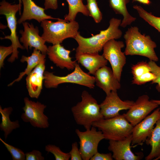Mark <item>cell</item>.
Returning <instances> with one entry per match:
<instances>
[{
  "label": "cell",
  "mask_w": 160,
  "mask_h": 160,
  "mask_svg": "<svg viewBox=\"0 0 160 160\" xmlns=\"http://www.w3.org/2000/svg\"><path fill=\"white\" fill-rule=\"evenodd\" d=\"M121 21L114 17L111 18L107 29L100 31L99 33L95 35L92 34V36L89 38L83 37L79 32L74 39L78 44L75 55L84 53H99L108 41L120 39L122 35V31L119 28Z\"/></svg>",
  "instance_id": "cell-1"
},
{
  "label": "cell",
  "mask_w": 160,
  "mask_h": 160,
  "mask_svg": "<svg viewBox=\"0 0 160 160\" xmlns=\"http://www.w3.org/2000/svg\"><path fill=\"white\" fill-rule=\"evenodd\" d=\"M124 38L126 48V55H138L146 57L150 60L158 61L159 58L155 52L156 43L149 35L142 34L136 26L131 27L125 32Z\"/></svg>",
  "instance_id": "cell-2"
},
{
  "label": "cell",
  "mask_w": 160,
  "mask_h": 160,
  "mask_svg": "<svg viewBox=\"0 0 160 160\" xmlns=\"http://www.w3.org/2000/svg\"><path fill=\"white\" fill-rule=\"evenodd\" d=\"M81 101L72 107L71 110L76 124L89 129L92 123L104 119L101 112L100 105L89 92L83 91Z\"/></svg>",
  "instance_id": "cell-3"
},
{
  "label": "cell",
  "mask_w": 160,
  "mask_h": 160,
  "mask_svg": "<svg viewBox=\"0 0 160 160\" xmlns=\"http://www.w3.org/2000/svg\"><path fill=\"white\" fill-rule=\"evenodd\" d=\"M43 29L41 36L46 42L53 45L62 43L68 38L75 39L79 32L78 23L75 20L68 22L60 19L55 22L45 20L41 22Z\"/></svg>",
  "instance_id": "cell-4"
},
{
  "label": "cell",
  "mask_w": 160,
  "mask_h": 160,
  "mask_svg": "<svg viewBox=\"0 0 160 160\" xmlns=\"http://www.w3.org/2000/svg\"><path fill=\"white\" fill-rule=\"evenodd\" d=\"M92 126L102 131L105 139L116 141L124 140L131 135L134 127L123 114L104 118L93 122Z\"/></svg>",
  "instance_id": "cell-5"
},
{
  "label": "cell",
  "mask_w": 160,
  "mask_h": 160,
  "mask_svg": "<svg viewBox=\"0 0 160 160\" xmlns=\"http://www.w3.org/2000/svg\"><path fill=\"white\" fill-rule=\"evenodd\" d=\"M44 77V85L47 88H56L60 84L64 83L76 84L91 89L95 87L94 76L83 71L77 62L73 71L67 75L57 76L52 72L45 71Z\"/></svg>",
  "instance_id": "cell-6"
},
{
  "label": "cell",
  "mask_w": 160,
  "mask_h": 160,
  "mask_svg": "<svg viewBox=\"0 0 160 160\" xmlns=\"http://www.w3.org/2000/svg\"><path fill=\"white\" fill-rule=\"evenodd\" d=\"M21 5L19 4H12L5 0H3L0 3V14L4 15L7 20V26L11 32L10 35L1 37V39H8L12 42L11 45L13 48V51L11 57L8 59V62L12 63L16 59L18 58L19 52L17 49L20 48L22 49H25L22 45L19 40L18 37L17 35L16 29L17 21L16 17L17 12L19 11L21 15Z\"/></svg>",
  "instance_id": "cell-7"
},
{
  "label": "cell",
  "mask_w": 160,
  "mask_h": 160,
  "mask_svg": "<svg viewBox=\"0 0 160 160\" xmlns=\"http://www.w3.org/2000/svg\"><path fill=\"white\" fill-rule=\"evenodd\" d=\"M115 39L108 41L104 45L102 54L108 61L115 77L120 81L123 68L126 63V57L121 49L124 47L122 41H117Z\"/></svg>",
  "instance_id": "cell-8"
},
{
  "label": "cell",
  "mask_w": 160,
  "mask_h": 160,
  "mask_svg": "<svg viewBox=\"0 0 160 160\" xmlns=\"http://www.w3.org/2000/svg\"><path fill=\"white\" fill-rule=\"evenodd\" d=\"M75 132L79 140V150L82 160H90L98 152L100 142L105 139L102 132L99 130L97 131L96 128L92 126L90 129L84 132L76 129Z\"/></svg>",
  "instance_id": "cell-9"
},
{
  "label": "cell",
  "mask_w": 160,
  "mask_h": 160,
  "mask_svg": "<svg viewBox=\"0 0 160 160\" xmlns=\"http://www.w3.org/2000/svg\"><path fill=\"white\" fill-rule=\"evenodd\" d=\"M24 111L21 118L25 122H29L34 127L40 128H47L49 126L48 117L44 112L47 106L41 103L35 102L29 100L27 97L24 99Z\"/></svg>",
  "instance_id": "cell-10"
},
{
  "label": "cell",
  "mask_w": 160,
  "mask_h": 160,
  "mask_svg": "<svg viewBox=\"0 0 160 160\" xmlns=\"http://www.w3.org/2000/svg\"><path fill=\"white\" fill-rule=\"evenodd\" d=\"M158 105L151 100H149L147 95H143L139 96L128 111L123 114L134 127L146 117Z\"/></svg>",
  "instance_id": "cell-11"
},
{
  "label": "cell",
  "mask_w": 160,
  "mask_h": 160,
  "mask_svg": "<svg viewBox=\"0 0 160 160\" xmlns=\"http://www.w3.org/2000/svg\"><path fill=\"white\" fill-rule=\"evenodd\" d=\"M117 91H112L106 95L100 105V112L104 118L113 117L119 115L122 110L129 109L134 102L128 100L123 101L118 95Z\"/></svg>",
  "instance_id": "cell-12"
},
{
  "label": "cell",
  "mask_w": 160,
  "mask_h": 160,
  "mask_svg": "<svg viewBox=\"0 0 160 160\" xmlns=\"http://www.w3.org/2000/svg\"><path fill=\"white\" fill-rule=\"evenodd\" d=\"M160 118V110L158 108L134 126L132 134V144H140L145 142L151 135L154 125Z\"/></svg>",
  "instance_id": "cell-13"
},
{
  "label": "cell",
  "mask_w": 160,
  "mask_h": 160,
  "mask_svg": "<svg viewBox=\"0 0 160 160\" xmlns=\"http://www.w3.org/2000/svg\"><path fill=\"white\" fill-rule=\"evenodd\" d=\"M24 30H21L19 33L21 37L20 40L23 43L25 49L28 51V48L31 49L34 47L44 54H47L48 47L45 45V41L39 35L38 27H35L33 24L24 22L22 23Z\"/></svg>",
  "instance_id": "cell-14"
},
{
  "label": "cell",
  "mask_w": 160,
  "mask_h": 160,
  "mask_svg": "<svg viewBox=\"0 0 160 160\" xmlns=\"http://www.w3.org/2000/svg\"><path fill=\"white\" fill-rule=\"evenodd\" d=\"M132 134L121 140H110L108 150L113 153L112 157L115 160H140L143 156L142 152L136 155L131 151Z\"/></svg>",
  "instance_id": "cell-15"
},
{
  "label": "cell",
  "mask_w": 160,
  "mask_h": 160,
  "mask_svg": "<svg viewBox=\"0 0 160 160\" xmlns=\"http://www.w3.org/2000/svg\"><path fill=\"white\" fill-rule=\"evenodd\" d=\"M71 52L60 44H56L48 47L47 54L49 60L56 66L60 68L72 70L75 68L76 61L72 60L70 56Z\"/></svg>",
  "instance_id": "cell-16"
},
{
  "label": "cell",
  "mask_w": 160,
  "mask_h": 160,
  "mask_svg": "<svg viewBox=\"0 0 160 160\" xmlns=\"http://www.w3.org/2000/svg\"><path fill=\"white\" fill-rule=\"evenodd\" d=\"M94 76L96 86L102 89L106 95L121 88L120 81L115 76L112 69L106 65L99 69Z\"/></svg>",
  "instance_id": "cell-17"
},
{
  "label": "cell",
  "mask_w": 160,
  "mask_h": 160,
  "mask_svg": "<svg viewBox=\"0 0 160 160\" xmlns=\"http://www.w3.org/2000/svg\"><path fill=\"white\" fill-rule=\"evenodd\" d=\"M45 63V61L40 63L26 77L27 88L31 98H38L41 93L44 79Z\"/></svg>",
  "instance_id": "cell-18"
},
{
  "label": "cell",
  "mask_w": 160,
  "mask_h": 160,
  "mask_svg": "<svg viewBox=\"0 0 160 160\" xmlns=\"http://www.w3.org/2000/svg\"><path fill=\"white\" fill-rule=\"evenodd\" d=\"M21 0L23 8L22 15L17 21L19 24L22 23L26 20L32 19H35L40 23L45 20L60 19L47 15L44 12L45 9L37 5L32 0Z\"/></svg>",
  "instance_id": "cell-19"
},
{
  "label": "cell",
  "mask_w": 160,
  "mask_h": 160,
  "mask_svg": "<svg viewBox=\"0 0 160 160\" xmlns=\"http://www.w3.org/2000/svg\"><path fill=\"white\" fill-rule=\"evenodd\" d=\"M76 60L88 71V73L94 75L102 67L106 65L108 61L99 53H84L75 55Z\"/></svg>",
  "instance_id": "cell-20"
},
{
  "label": "cell",
  "mask_w": 160,
  "mask_h": 160,
  "mask_svg": "<svg viewBox=\"0 0 160 160\" xmlns=\"http://www.w3.org/2000/svg\"><path fill=\"white\" fill-rule=\"evenodd\" d=\"M46 55L42 54L40 51L34 48L31 55L27 57L23 55L20 60L22 63L26 62L27 63L26 68L24 71L20 73L18 78L8 85V86L12 85L16 81H19L25 75H28L33 69L41 62L45 61Z\"/></svg>",
  "instance_id": "cell-21"
},
{
  "label": "cell",
  "mask_w": 160,
  "mask_h": 160,
  "mask_svg": "<svg viewBox=\"0 0 160 160\" xmlns=\"http://www.w3.org/2000/svg\"><path fill=\"white\" fill-rule=\"evenodd\" d=\"M130 0H109L110 7L116 14L122 15L123 17L120 25L121 27L125 28L136 20V18L130 15L127 9V4Z\"/></svg>",
  "instance_id": "cell-22"
},
{
  "label": "cell",
  "mask_w": 160,
  "mask_h": 160,
  "mask_svg": "<svg viewBox=\"0 0 160 160\" xmlns=\"http://www.w3.org/2000/svg\"><path fill=\"white\" fill-rule=\"evenodd\" d=\"M147 145L151 147V150L149 154L145 158L146 160H151L160 158V118L156 123L150 136L145 141Z\"/></svg>",
  "instance_id": "cell-23"
},
{
  "label": "cell",
  "mask_w": 160,
  "mask_h": 160,
  "mask_svg": "<svg viewBox=\"0 0 160 160\" xmlns=\"http://www.w3.org/2000/svg\"><path fill=\"white\" fill-rule=\"evenodd\" d=\"M13 111L11 107L5 108L3 109L0 106V113L1 116V122L0 124L1 131L4 132V136L5 140L8 135L14 129L18 128L20 127L19 121L17 120L12 121L10 120L9 116Z\"/></svg>",
  "instance_id": "cell-24"
},
{
  "label": "cell",
  "mask_w": 160,
  "mask_h": 160,
  "mask_svg": "<svg viewBox=\"0 0 160 160\" xmlns=\"http://www.w3.org/2000/svg\"><path fill=\"white\" fill-rule=\"evenodd\" d=\"M68 5L69 12L64 17V20L68 22L75 20L77 15L81 13L86 16H89L86 5L83 0H66Z\"/></svg>",
  "instance_id": "cell-25"
},
{
  "label": "cell",
  "mask_w": 160,
  "mask_h": 160,
  "mask_svg": "<svg viewBox=\"0 0 160 160\" xmlns=\"http://www.w3.org/2000/svg\"><path fill=\"white\" fill-rule=\"evenodd\" d=\"M133 8L136 10L141 18L160 33V17L153 15L140 6L135 5Z\"/></svg>",
  "instance_id": "cell-26"
},
{
  "label": "cell",
  "mask_w": 160,
  "mask_h": 160,
  "mask_svg": "<svg viewBox=\"0 0 160 160\" xmlns=\"http://www.w3.org/2000/svg\"><path fill=\"white\" fill-rule=\"evenodd\" d=\"M87 7L89 16L92 17L96 23H100L102 19V14L99 8L97 0H87Z\"/></svg>",
  "instance_id": "cell-27"
},
{
  "label": "cell",
  "mask_w": 160,
  "mask_h": 160,
  "mask_svg": "<svg viewBox=\"0 0 160 160\" xmlns=\"http://www.w3.org/2000/svg\"><path fill=\"white\" fill-rule=\"evenodd\" d=\"M45 150L52 153L56 160H68L70 158L69 153L62 151L60 148L54 145L48 144L45 147Z\"/></svg>",
  "instance_id": "cell-28"
},
{
  "label": "cell",
  "mask_w": 160,
  "mask_h": 160,
  "mask_svg": "<svg viewBox=\"0 0 160 160\" xmlns=\"http://www.w3.org/2000/svg\"><path fill=\"white\" fill-rule=\"evenodd\" d=\"M0 140L10 153L13 160H25V153L23 151L7 143L1 138H0Z\"/></svg>",
  "instance_id": "cell-29"
},
{
  "label": "cell",
  "mask_w": 160,
  "mask_h": 160,
  "mask_svg": "<svg viewBox=\"0 0 160 160\" xmlns=\"http://www.w3.org/2000/svg\"><path fill=\"white\" fill-rule=\"evenodd\" d=\"M149 72H151V68L146 61L139 62L131 67V72L133 77L140 76Z\"/></svg>",
  "instance_id": "cell-30"
},
{
  "label": "cell",
  "mask_w": 160,
  "mask_h": 160,
  "mask_svg": "<svg viewBox=\"0 0 160 160\" xmlns=\"http://www.w3.org/2000/svg\"><path fill=\"white\" fill-rule=\"evenodd\" d=\"M148 63L151 68V72L156 76L155 79L152 81L151 83L157 84L156 89L159 92H160V67L153 61L150 60Z\"/></svg>",
  "instance_id": "cell-31"
},
{
  "label": "cell",
  "mask_w": 160,
  "mask_h": 160,
  "mask_svg": "<svg viewBox=\"0 0 160 160\" xmlns=\"http://www.w3.org/2000/svg\"><path fill=\"white\" fill-rule=\"evenodd\" d=\"M156 76L151 72H147L140 76L133 77L132 83L138 85H141L151 81L155 79Z\"/></svg>",
  "instance_id": "cell-32"
},
{
  "label": "cell",
  "mask_w": 160,
  "mask_h": 160,
  "mask_svg": "<svg viewBox=\"0 0 160 160\" xmlns=\"http://www.w3.org/2000/svg\"><path fill=\"white\" fill-rule=\"evenodd\" d=\"M13 48L11 45L9 47L1 46L0 47V68L3 67L5 58L12 53Z\"/></svg>",
  "instance_id": "cell-33"
},
{
  "label": "cell",
  "mask_w": 160,
  "mask_h": 160,
  "mask_svg": "<svg viewBox=\"0 0 160 160\" xmlns=\"http://www.w3.org/2000/svg\"><path fill=\"white\" fill-rule=\"evenodd\" d=\"M69 153L71 160H82L79 150L78 148L77 143L76 142L72 143L71 149Z\"/></svg>",
  "instance_id": "cell-34"
},
{
  "label": "cell",
  "mask_w": 160,
  "mask_h": 160,
  "mask_svg": "<svg viewBox=\"0 0 160 160\" xmlns=\"http://www.w3.org/2000/svg\"><path fill=\"white\" fill-rule=\"evenodd\" d=\"M26 160H44V157L39 151L34 150L25 153Z\"/></svg>",
  "instance_id": "cell-35"
},
{
  "label": "cell",
  "mask_w": 160,
  "mask_h": 160,
  "mask_svg": "<svg viewBox=\"0 0 160 160\" xmlns=\"http://www.w3.org/2000/svg\"><path fill=\"white\" fill-rule=\"evenodd\" d=\"M112 155L110 153H100L98 152L93 156L90 160H112Z\"/></svg>",
  "instance_id": "cell-36"
},
{
  "label": "cell",
  "mask_w": 160,
  "mask_h": 160,
  "mask_svg": "<svg viewBox=\"0 0 160 160\" xmlns=\"http://www.w3.org/2000/svg\"><path fill=\"white\" fill-rule=\"evenodd\" d=\"M57 1L58 0H44V5L45 10L57 9L58 7Z\"/></svg>",
  "instance_id": "cell-37"
},
{
  "label": "cell",
  "mask_w": 160,
  "mask_h": 160,
  "mask_svg": "<svg viewBox=\"0 0 160 160\" xmlns=\"http://www.w3.org/2000/svg\"><path fill=\"white\" fill-rule=\"evenodd\" d=\"M133 1H137L144 4L149 5L151 2L150 0H132Z\"/></svg>",
  "instance_id": "cell-38"
},
{
  "label": "cell",
  "mask_w": 160,
  "mask_h": 160,
  "mask_svg": "<svg viewBox=\"0 0 160 160\" xmlns=\"http://www.w3.org/2000/svg\"><path fill=\"white\" fill-rule=\"evenodd\" d=\"M151 100L153 102L157 104L158 105H160V100Z\"/></svg>",
  "instance_id": "cell-39"
},
{
  "label": "cell",
  "mask_w": 160,
  "mask_h": 160,
  "mask_svg": "<svg viewBox=\"0 0 160 160\" xmlns=\"http://www.w3.org/2000/svg\"><path fill=\"white\" fill-rule=\"evenodd\" d=\"M19 0V4L20 5H21V2H22V1H21V0Z\"/></svg>",
  "instance_id": "cell-40"
},
{
  "label": "cell",
  "mask_w": 160,
  "mask_h": 160,
  "mask_svg": "<svg viewBox=\"0 0 160 160\" xmlns=\"http://www.w3.org/2000/svg\"></svg>",
  "instance_id": "cell-41"
}]
</instances>
